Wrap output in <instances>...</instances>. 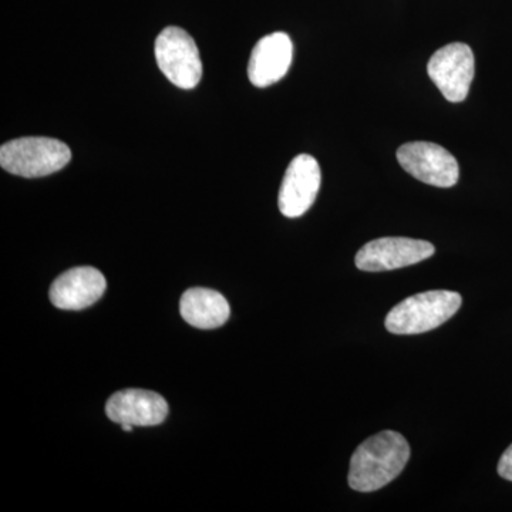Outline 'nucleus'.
I'll return each instance as SVG.
<instances>
[{
	"label": "nucleus",
	"instance_id": "obj_1",
	"mask_svg": "<svg viewBox=\"0 0 512 512\" xmlns=\"http://www.w3.org/2000/svg\"><path fill=\"white\" fill-rule=\"evenodd\" d=\"M410 446L402 434L387 430L360 444L350 461V488L372 493L392 483L406 467Z\"/></svg>",
	"mask_w": 512,
	"mask_h": 512
},
{
	"label": "nucleus",
	"instance_id": "obj_2",
	"mask_svg": "<svg viewBox=\"0 0 512 512\" xmlns=\"http://www.w3.org/2000/svg\"><path fill=\"white\" fill-rule=\"evenodd\" d=\"M463 298L451 291L417 293L394 306L386 318V329L394 335H420L440 328L456 315Z\"/></svg>",
	"mask_w": 512,
	"mask_h": 512
},
{
	"label": "nucleus",
	"instance_id": "obj_3",
	"mask_svg": "<svg viewBox=\"0 0 512 512\" xmlns=\"http://www.w3.org/2000/svg\"><path fill=\"white\" fill-rule=\"evenodd\" d=\"M72 151L63 141L49 137H22L3 144L0 165L3 170L25 178L46 177L69 164Z\"/></svg>",
	"mask_w": 512,
	"mask_h": 512
},
{
	"label": "nucleus",
	"instance_id": "obj_4",
	"mask_svg": "<svg viewBox=\"0 0 512 512\" xmlns=\"http://www.w3.org/2000/svg\"><path fill=\"white\" fill-rule=\"evenodd\" d=\"M156 59L161 72L174 86L191 90L201 82L200 50L184 29L170 26L158 35Z\"/></svg>",
	"mask_w": 512,
	"mask_h": 512
},
{
	"label": "nucleus",
	"instance_id": "obj_5",
	"mask_svg": "<svg viewBox=\"0 0 512 512\" xmlns=\"http://www.w3.org/2000/svg\"><path fill=\"white\" fill-rule=\"evenodd\" d=\"M427 73L450 103L467 99L476 74L473 50L466 43H451L437 50L427 64Z\"/></svg>",
	"mask_w": 512,
	"mask_h": 512
},
{
	"label": "nucleus",
	"instance_id": "obj_6",
	"mask_svg": "<svg viewBox=\"0 0 512 512\" xmlns=\"http://www.w3.org/2000/svg\"><path fill=\"white\" fill-rule=\"evenodd\" d=\"M396 156L403 170L421 183L450 188L460 178L456 157L439 144L427 141L406 143L397 150Z\"/></svg>",
	"mask_w": 512,
	"mask_h": 512
},
{
	"label": "nucleus",
	"instance_id": "obj_7",
	"mask_svg": "<svg viewBox=\"0 0 512 512\" xmlns=\"http://www.w3.org/2000/svg\"><path fill=\"white\" fill-rule=\"evenodd\" d=\"M434 245L421 239L387 237L367 242L356 255L360 271L383 272L419 264L434 255Z\"/></svg>",
	"mask_w": 512,
	"mask_h": 512
},
{
	"label": "nucleus",
	"instance_id": "obj_8",
	"mask_svg": "<svg viewBox=\"0 0 512 512\" xmlns=\"http://www.w3.org/2000/svg\"><path fill=\"white\" fill-rule=\"evenodd\" d=\"M322 181L318 161L309 154L293 158L279 190V211L288 218L302 217L316 201Z\"/></svg>",
	"mask_w": 512,
	"mask_h": 512
},
{
	"label": "nucleus",
	"instance_id": "obj_9",
	"mask_svg": "<svg viewBox=\"0 0 512 512\" xmlns=\"http://www.w3.org/2000/svg\"><path fill=\"white\" fill-rule=\"evenodd\" d=\"M107 282L99 269L79 266L64 272L50 288V301L63 311L89 308L106 292Z\"/></svg>",
	"mask_w": 512,
	"mask_h": 512
},
{
	"label": "nucleus",
	"instance_id": "obj_10",
	"mask_svg": "<svg viewBox=\"0 0 512 512\" xmlns=\"http://www.w3.org/2000/svg\"><path fill=\"white\" fill-rule=\"evenodd\" d=\"M106 413L114 423L151 427L163 423L168 416V404L150 390L127 389L114 393L106 404Z\"/></svg>",
	"mask_w": 512,
	"mask_h": 512
},
{
	"label": "nucleus",
	"instance_id": "obj_11",
	"mask_svg": "<svg viewBox=\"0 0 512 512\" xmlns=\"http://www.w3.org/2000/svg\"><path fill=\"white\" fill-rule=\"evenodd\" d=\"M291 37L284 32L272 33L256 43L248 64V77L259 89L284 79L292 64Z\"/></svg>",
	"mask_w": 512,
	"mask_h": 512
},
{
	"label": "nucleus",
	"instance_id": "obj_12",
	"mask_svg": "<svg viewBox=\"0 0 512 512\" xmlns=\"http://www.w3.org/2000/svg\"><path fill=\"white\" fill-rule=\"evenodd\" d=\"M180 312L188 325L198 329H217L231 315L229 303L220 292L212 289L192 288L184 293Z\"/></svg>",
	"mask_w": 512,
	"mask_h": 512
},
{
	"label": "nucleus",
	"instance_id": "obj_13",
	"mask_svg": "<svg viewBox=\"0 0 512 512\" xmlns=\"http://www.w3.org/2000/svg\"><path fill=\"white\" fill-rule=\"evenodd\" d=\"M498 474L504 480L512 481V444L504 451L498 463Z\"/></svg>",
	"mask_w": 512,
	"mask_h": 512
},
{
	"label": "nucleus",
	"instance_id": "obj_14",
	"mask_svg": "<svg viewBox=\"0 0 512 512\" xmlns=\"http://www.w3.org/2000/svg\"><path fill=\"white\" fill-rule=\"evenodd\" d=\"M133 427L134 426H131V424H121V429L124 431H133Z\"/></svg>",
	"mask_w": 512,
	"mask_h": 512
}]
</instances>
